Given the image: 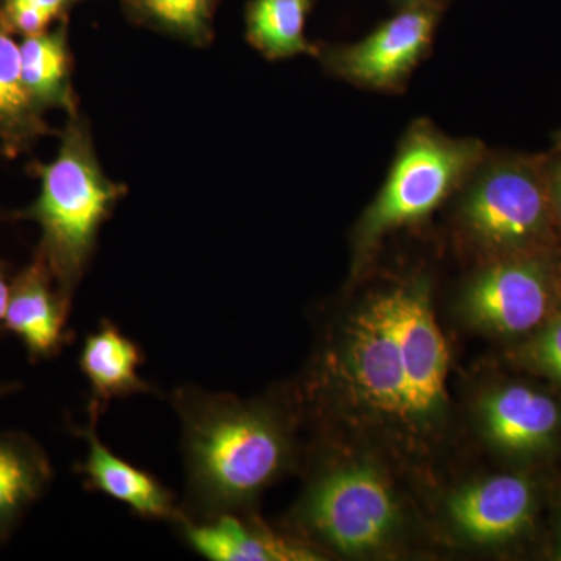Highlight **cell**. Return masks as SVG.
<instances>
[{
    "instance_id": "ac0fdd59",
    "label": "cell",
    "mask_w": 561,
    "mask_h": 561,
    "mask_svg": "<svg viewBox=\"0 0 561 561\" xmlns=\"http://www.w3.org/2000/svg\"><path fill=\"white\" fill-rule=\"evenodd\" d=\"M49 133L44 111L33 103L22 81L20 43L0 20V146L9 157H16Z\"/></svg>"
},
{
    "instance_id": "8fae6325",
    "label": "cell",
    "mask_w": 561,
    "mask_h": 561,
    "mask_svg": "<svg viewBox=\"0 0 561 561\" xmlns=\"http://www.w3.org/2000/svg\"><path fill=\"white\" fill-rule=\"evenodd\" d=\"M98 423V419H90L88 426L72 427L90 446L87 460L76 467L83 476L84 489L122 502L139 518L175 523L181 516L175 494L151 472L140 470L106 448L95 432Z\"/></svg>"
},
{
    "instance_id": "f1b7e54d",
    "label": "cell",
    "mask_w": 561,
    "mask_h": 561,
    "mask_svg": "<svg viewBox=\"0 0 561 561\" xmlns=\"http://www.w3.org/2000/svg\"><path fill=\"white\" fill-rule=\"evenodd\" d=\"M560 147H561V140H560Z\"/></svg>"
},
{
    "instance_id": "9a60e30c",
    "label": "cell",
    "mask_w": 561,
    "mask_h": 561,
    "mask_svg": "<svg viewBox=\"0 0 561 561\" xmlns=\"http://www.w3.org/2000/svg\"><path fill=\"white\" fill-rule=\"evenodd\" d=\"M54 481L49 456L25 432H0V546Z\"/></svg>"
},
{
    "instance_id": "2e32d148",
    "label": "cell",
    "mask_w": 561,
    "mask_h": 561,
    "mask_svg": "<svg viewBox=\"0 0 561 561\" xmlns=\"http://www.w3.org/2000/svg\"><path fill=\"white\" fill-rule=\"evenodd\" d=\"M483 409L491 437L513 451L540 448L560 423L559 408L551 398L522 386L496 391Z\"/></svg>"
},
{
    "instance_id": "6da1fadb",
    "label": "cell",
    "mask_w": 561,
    "mask_h": 561,
    "mask_svg": "<svg viewBox=\"0 0 561 561\" xmlns=\"http://www.w3.org/2000/svg\"><path fill=\"white\" fill-rule=\"evenodd\" d=\"M172 405L183 427L186 518L236 513L286 465L289 445L271 413L194 386L173 391Z\"/></svg>"
},
{
    "instance_id": "30bf717a",
    "label": "cell",
    "mask_w": 561,
    "mask_h": 561,
    "mask_svg": "<svg viewBox=\"0 0 561 561\" xmlns=\"http://www.w3.org/2000/svg\"><path fill=\"white\" fill-rule=\"evenodd\" d=\"M72 298L66 297L38 251L11 279L5 328L27 350L32 362L54 359L73 334L68 330Z\"/></svg>"
},
{
    "instance_id": "52a82bcc",
    "label": "cell",
    "mask_w": 561,
    "mask_h": 561,
    "mask_svg": "<svg viewBox=\"0 0 561 561\" xmlns=\"http://www.w3.org/2000/svg\"><path fill=\"white\" fill-rule=\"evenodd\" d=\"M345 356L362 400L376 411L408 419V381L389 294L354 317Z\"/></svg>"
},
{
    "instance_id": "4316f807",
    "label": "cell",
    "mask_w": 561,
    "mask_h": 561,
    "mask_svg": "<svg viewBox=\"0 0 561 561\" xmlns=\"http://www.w3.org/2000/svg\"><path fill=\"white\" fill-rule=\"evenodd\" d=\"M20 389V383H0V397H3V394L14 393V391Z\"/></svg>"
},
{
    "instance_id": "cb8c5ba5",
    "label": "cell",
    "mask_w": 561,
    "mask_h": 561,
    "mask_svg": "<svg viewBox=\"0 0 561 561\" xmlns=\"http://www.w3.org/2000/svg\"><path fill=\"white\" fill-rule=\"evenodd\" d=\"M11 279L13 278H10L9 265L0 261V335L7 331L5 316L7 306H9Z\"/></svg>"
},
{
    "instance_id": "83f0119b",
    "label": "cell",
    "mask_w": 561,
    "mask_h": 561,
    "mask_svg": "<svg viewBox=\"0 0 561 561\" xmlns=\"http://www.w3.org/2000/svg\"><path fill=\"white\" fill-rule=\"evenodd\" d=\"M2 219H3V214H0V220H2Z\"/></svg>"
},
{
    "instance_id": "8992f818",
    "label": "cell",
    "mask_w": 561,
    "mask_h": 561,
    "mask_svg": "<svg viewBox=\"0 0 561 561\" xmlns=\"http://www.w3.org/2000/svg\"><path fill=\"white\" fill-rule=\"evenodd\" d=\"M438 13L434 3L401 9L367 38L330 51L328 68L360 87L394 90L430 49Z\"/></svg>"
},
{
    "instance_id": "3957f363",
    "label": "cell",
    "mask_w": 561,
    "mask_h": 561,
    "mask_svg": "<svg viewBox=\"0 0 561 561\" xmlns=\"http://www.w3.org/2000/svg\"><path fill=\"white\" fill-rule=\"evenodd\" d=\"M483 160L476 140L451 139L421 125L401 144L386 184L359 228L360 250L386 232L424 219L437 209Z\"/></svg>"
},
{
    "instance_id": "4fadbf2b",
    "label": "cell",
    "mask_w": 561,
    "mask_h": 561,
    "mask_svg": "<svg viewBox=\"0 0 561 561\" xmlns=\"http://www.w3.org/2000/svg\"><path fill=\"white\" fill-rule=\"evenodd\" d=\"M146 362L142 348L108 319L84 339L79 367L91 387L88 415L101 419L110 402L154 389L140 378L139 367Z\"/></svg>"
},
{
    "instance_id": "277c9868",
    "label": "cell",
    "mask_w": 561,
    "mask_h": 561,
    "mask_svg": "<svg viewBox=\"0 0 561 561\" xmlns=\"http://www.w3.org/2000/svg\"><path fill=\"white\" fill-rule=\"evenodd\" d=\"M553 216L548 162L508 158L474 180L463 202V220L485 247L522 251L548 234Z\"/></svg>"
},
{
    "instance_id": "9c48e42d",
    "label": "cell",
    "mask_w": 561,
    "mask_h": 561,
    "mask_svg": "<svg viewBox=\"0 0 561 561\" xmlns=\"http://www.w3.org/2000/svg\"><path fill=\"white\" fill-rule=\"evenodd\" d=\"M551 286L545 265L516 257L491 265L468 290L471 316L504 334L534 330L548 313Z\"/></svg>"
},
{
    "instance_id": "603a6c76",
    "label": "cell",
    "mask_w": 561,
    "mask_h": 561,
    "mask_svg": "<svg viewBox=\"0 0 561 561\" xmlns=\"http://www.w3.org/2000/svg\"><path fill=\"white\" fill-rule=\"evenodd\" d=\"M549 190H551L553 216L561 224V158L548 162Z\"/></svg>"
},
{
    "instance_id": "7c38bea8",
    "label": "cell",
    "mask_w": 561,
    "mask_h": 561,
    "mask_svg": "<svg viewBox=\"0 0 561 561\" xmlns=\"http://www.w3.org/2000/svg\"><path fill=\"white\" fill-rule=\"evenodd\" d=\"M172 526L191 549L210 561L317 560L311 549L272 534L260 524L243 522L236 513H221L209 519H191L181 513Z\"/></svg>"
},
{
    "instance_id": "ba28073f",
    "label": "cell",
    "mask_w": 561,
    "mask_h": 561,
    "mask_svg": "<svg viewBox=\"0 0 561 561\" xmlns=\"http://www.w3.org/2000/svg\"><path fill=\"white\" fill-rule=\"evenodd\" d=\"M389 300L408 381V419H424L445 398L448 348L423 290L398 289Z\"/></svg>"
},
{
    "instance_id": "7402d4cb",
    "label": "cell",
    "mask_w": 561,
    "mask_h": 561,
    "mask_svg": "<svg viewBox=\"0 0 561 561\" xmlns=\"http://www.w3.org/2000/svg\"><path fill=\"white\" fill-rule=\"evenodd\" d=\"M534 356L541 368L561 381V319L552 323L535 342Z\"/></svg>"
},
{
    "instance_id": "7a4b0ae2",
    "label": "cell",
    "mask_w": 561,
    "mask_h": 561,
    "mask_svg": "<svg viewBox=\"0 0 561 561\" xmlns=\"http://www.w3.org/2000/svg\"><path fill=\"white\" fill-rule=\"evenodd\" d=\"M35 175L38 197L20 217L38 225L36 251L62 294L72 298L98 247L102 225L127 190L103 171L90 128L79 114L70 116L57 154L35 164Z\"/></svg>"
},
{
    "instance_id": "5bb4252c",
    "label": "cell",
    "mask_w": 561,
    "mask_h": 561,
    "mask_svg": "<svg viewBox=\"0 0 561 561\" xmlns=\"http://www.w3.org/2000/svg\"><path fill=\"white\" fill-rule=\"evenodd\" d=\"M534 491L518 476H496L461 491L451 501L454 522L472 540L504 541L529 523Z\"/></svg>"
},
{
    "instance_id": "e0dca14e",
    "label": "cell",
    "mask_w": 561,
    "mask_h": 561,
    "mask_svg": "<svg viewBox=\"0 0 561 561\" xmlns=\"http://www.w3.org/2000/svg\"><path fill=\"white\" fill-rule=\"evenodd\" d=\"M20 49L22 81L33 103L41 111L62 110L69 116L77 114L65 25L24 36Z\"/></svg>"
},
{
    "instance_id": "44dd1931",
    "label": "cell",
    "mask_w": 561,
    "mask_h": 561,
    "mask_svg": "<svg viewBox=\"0 0 561 561\" xmlns=\"http://www.w3.org/2000/svg\"><path fill=\"white\" fill-rule=\"evenodd\" d=\"M5 20L3 24L9 31L21 33L22 36L36 35L47 31L51 22L46 13H43L28 0H5Z\"/></svg>"
},
{
    "instance_id": "d6986e66",
    "label": "cell",
    "mask_w": 561,
    "mask_h": 561,
    "mask_svg": "<svg viewBox=\"0 0 561 561\" xmlns=\"http://www.w3.org/2000/svg\"><path fill=\"white\" fill-rule=\"evenodd\" d=\"M312 0H251L247 9V38L271 60L316 54L305 35Z\"/></svg>"
},
{
    "instance_id": "d4e9b609",
    "label": "cell",
    "mask_w": 561,
    "mask_h": 561,
    "mask_svg": "<svg viewBox=\"0 0 561 561\" xmlns=\"http://www.w3.org/2000/svg\"><path fill=\"white\" fill-rule=\"evenodd\" d=\"M28 2L35 5L36 9L43 11V13H46L47 16L54 21L55 18L60 16L61 11L68 5L69 0H28Z\"/></svg>"
},
{
    "instance_id": "5b68a950",
    "label": "cell",
    "mask_w": 561,
    "mask_h": 561,
    "mask_svg": "<svg viewBox=\"0 0 561 561\" xmlns=\"http://www.w3.org/2000/svg\"><path fill=\"white\" fill-rule=\"evenodd\" d=\"M300 519L339 551H370L397 522V505L376 472L353 468L323 476L309 490Z\"/></svg>"
},
{
    "instance_id": "484cf974",
    "label": "cell",
    "mask_w": 561,
    "mask_h": 561,
    "mask_svg": "<svg viewBox=\"0 0 561 561\" xmlns=\"http://www.w3.org/2000/svg\"><path fill=\"white\" fill-rule=\"evenodd\" d=\"M401 9H408V7L415 5H430V3H434V5H438L440 0H394Z\"/></svg>"
},
{
    "instance_id": "ffe728a7",
    "label": "cell",
    "mask_w": 561,
    "mask_h": 561,
    "mask_svg": "<svg viewBox=\"0 0 561 561\" xmlns=\"http://www.w3.org/2000/svg\"><path fill=\"white\" fill-rule=\"evenodd\" d=\"M217 0H130L140 16L161 31L202 46L210 39V20Z\"/></svg>"
}]
</instances>
